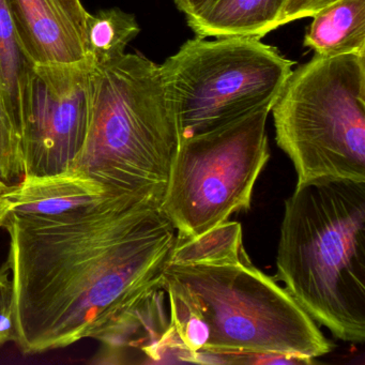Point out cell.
<instances>
[{"label":"cell","instance_id":"cell-17","mask_svg":"<svg viewBox=\"0 0 365 365\" xmlns=\"http://www.w3.org/2000/svg\"><path fill=\"white\" fill-rule=\"evenodd\" d=\"M14 341V287L9 269H0V348Z\"/></svg>","mask_w":365,"mask_h":365},{"label":"cell","instance_id":"cell-4","mask_svg":"<svg viewBox=\"0 0 365 365\" xmlns=\"http://www.w3.org/2000/svg\"><path fill=\"white\" fill-rule=\"evenodd\" d=\"M166 287L182 296L206 322L215 354H275L313 359L332 351L317 324L247 252L212 264H168Z\"/></svg>","mask_w":365,"mask_h":365},{"label":"cell","instance_id":"cell-16","mask_svg":"<svg viewBox=\"0 0 365 365\" xmlns=\"http://www.w3.org/2000/svg\"><path fill=\"white\" fill-rule=\"evenodd\" d=\"M25 177L22 138L14 125L0 88V190L18 185Z\"/></svg>","mask_w":365,"mask_h":365},{"label":"cell","instance_id":"cell-14","mask_svg":"<svg viewBox=\"0 0 365 365\" xmlns=\"http://www.w3.org/2000/svg\"><path fill=\"white\" fill-rule=\"evenodd\" d=\"M140 31L135 16L117 8L87 14L83 34L86 58L93 65L118 58Z\"/></svg>","mask_w":365,"mask_h":365},{"label":"cell","instance_id":"cell-1","mask_svg":"<svg viewBox=\"0 0 365 365\" xmlns=\"http://www.w3.org/2000/svg\"><path fill=\"white\" fill-rule=\"evenodd\" d=\"M14 341L35 354L84 339L108 345L163 279L177 232L146 196L108 194L53 217L10 211Z\"/></svg>","mask_w":365,"mask_h":365},{"label":"cell","instance_id":"cell-10","mask_svg":"<svg viewBox=\"0 0 365 365\" xmlns=\"http://www.w3.org/2000/svg\"><path fill=\"white\" fill-rule=\"evenodd\" d=\"M108 195L103 185L78 170L48 176H25L3 192L10 211L22 215L53 217L91 206Z\"/></svg>","mask_w":365,"mask_h":365},{"label":"cell","instance_id":"cell-12","mask_svg":"<svg viewBox=\"0 0 365 365\" xmlns=\"http://www.w3.org/2000/svg\"><path fill=\"white\" fill-rule=\"evenodd\" d=\"M303 43L320 57L365 55V0H339L316 14Z\"/></svg>","mask_w":365,"mask_h":365},{"label":"cell","instance_id":"cell-11","mask_svg":"<svg viewBox=\"0 0 365 365\" xmlns=\"http://www.w3.org/2000/svg\"><path fill=\"white\" fill-rule=\"evenodd\" d=\"M288 0H209L187 25L200 38L262 37L282 26Z\"/></svg>","mask_w":365,"mask_h":365},{"label":"cell","instance_id":"cell-9","mask_svg":"<svg viewBox=\"0 0 365 365\" xmlns=\"http://www.w3.org/2000/svg\"><path fill=\"white\" fill-rule=\"evenodd\" d=\"M19 36L35 65L86 59L78 29L55 0H9Z\"/></svg>","mask_w":365,"mask_h":365},{"label":"cell","instance_id":"cell-2","mask_svg":"<svg viewBox=\"0 0 365 365\" xmlns=\"http://www.w3.org/2000/svg\"><path fill=\"white\" fill-rule=\"evenodd\" d=\"M277 281L316 322L365 341V182L296 185L285 202Z\"/></svg>","mask_w":365,"mask_h":365},{"label":"cell","instance_id":"cell-3","mask_svg":"<svg viewBox=\"0 0 365 365\" xmlns=\"http://www.w3.org/2000/svg\"><path fill=\"white\" fill-rule=\"evenodd\" d=\"M180 144L160 66L140 54L93 65L88 130L72 170L113 195L161 205Z\"/></svg>","mask_w":365,"mask_h":365},{"label":"cell","instance_id":"cell-20","mask_svg":"<svg viewBox=\"0 0 365 365\" xmlns=\"http://www.w3.org/2000/svg\"><path fill=\"white\" fill-rule=\"evenodd\" d=\"M177 8L187 16H193L205 7L209 0H174Z\"/></svg>","mask_w":365,"mask_h":365},{"label":"cell","instance_id":"cell-15","mask_svg":"<svg viewBox=\"0 0 365 365\" xmlns=\"http://www.w3.org/2000/svg\"><path fill=\"white\" fill-rule=\"evenodd\" d=\"M243 247L242 226L225 221L196 238L178 239L170 252L168 264H212L240 257Z\"/></svg>","mask_w":365,"mask_h":365},{"label":"cell","instance_id":"cell-6","mask_svg":"<svg viewBox=\"0 0 365 365\" xmlns=\"http://www.w3.org/2000/svg\"><path fill=\"white\" fill-rule=\"evenodd\" d=\"M292 61L254 38L196 37L160 66L180 140L272 110Z\"/></svg>","mask_w":365,"mask_h":365},{"label":"cell","instance_id":"cell-8","mask_svg":"<svg viewBox=\"0 0 365 365\" xmlns=\"http://www.w3.org/2000/svg\"><path fill=\"white\" fill-rule=\"evenodd\" d=\"M93 63L36 65L22 125L25 176L71 170L84 145Z\"/></svg>","mask_w":365,"mask_h":365},{"label":"cell","instance_id":"cell-7","mask_svg":"<svg viewBox=\"0 0 365 365\" xmlns=\"http://www.w3.org/2000/svg\"><path fill=\"white\" fill-rule=\"evenodd\" d=\"M270 110L180 140L160 208L178 239L206 234L251 208L258 177L270 159L266 125Z\"/></svg>","mask_w":365,"mask_h":365},{"label":"cell","instance_id":"cell-5","mask_svg":"<svg viewBox=\"0 0 365 365\" xmlns=\"http://www.w3.org/2000/svg\"><path fill=\"white\" fill-rule=\"evenodd\" d=\"M271 112L297 185L365 182V55H315L292 70Z\"/></svg>","mask_w":365,"mask_h":365},{"label":"cell","instance_id":"cell-13","mask_svg":"<svg viewBox=\"0 0 365 365\" xmlns=\"http://www.w3.org/2000/svg\"><path fill=\"white\" fill-rule=\"evenodd\" d=\"M35 66L19 36L9 0H0V88L21 138Z\"/></svg>","mask_w":365,"mask_h":365},{"label":"cell","instance_id":"cell-19","mask_svg":"<svg viewBox=\"0 0 365 365\" xmlns=\"http://www.w3.org/2000/svg\"><path fill=\"white\" fill-rule=\"evenodd\" d=\"M55 3L58 5L61 11L68 16V19L73 23L83 41L85 20H86L88 12L83 7L81 0H55Z\"/></svg>","mask_w":365,"mask_h":365},{"label":"cell","instance_id":"cell-18","mask_svg":"<svg viewBox=\"0 0 365 365\" xmlns=\"http://www.w3.org/2000/svg\"><path fill=\"white\" fill-rule=\"evenodd\" d=\"M339 0H288L282 16V26L304 18H313L324 8L333 5Z\"/></svg>","mask_w":365,"mask_h":365},{"label":"cell","instance_id":"cell-21","mask_svg":"<svg viewBox=\"0 0 365 365\" xmlns=\"http://www.w3.org/2000/svg\"><path fill=\"white\" fill-rule=\"evenodd\" d=\"M10 213V205L1 193L0 190V228L4 227V224L7 221L8 215Z\"/></svg>","mask_w":365,"mask_h":365}]
</instances>
